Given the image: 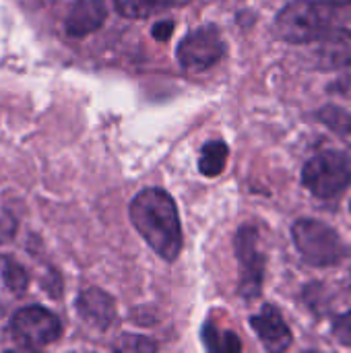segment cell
<instances>
[{
    "label": "cell",
    "mask_w": 351,
    "mask_h": 353,
    "mask_svg": "<svg viewBox=\"0 0 351 353\" xmlns=\"http://www.w3.org/2000/svg\"><path fill=\"white\" fill-rule=\"evenodd\" d=\"M2 279H4L6 288H8L12 294L21 296V294H25V292H27L29 275H27L25 267H23V265H19L17 261H12V259H4V263H2Z\"/></svg>",
    "instance_id": "cell-15"
},
{
    "label": "cell",
    "mask_w": 351,
    "mask_h": 353,
    "mask_svg": "<svg viewBox=\"0 0 351 353\" xmlns=\"http://www.w3.org/2000/svg\"><path fill=\"white\" fill-rule=\"evenodd\" d=\"M228 145L221 141H209L203 151H201V159H199V170L203 176L207 178H215L223 172L225 163H228Z\"/></svg>",
    "instance_id": "cell-13"
},
{
    "label": "cell",
    "mask_w": 351,
    "mask_h": 353,
    "mask_svg": "<svg viewBox=\"0 0 351 353\" xmlns=\"http://www.w3.org/2000/svg\"><path fill=\"white\" fill-rule=\"evenodd\" d=\"M250 325L269 352H285L292 345V331L273 306H265L259 314H254Z\"/></svg>",
    "instance_id": "cell-10"
},
{
    "label": "cell",
    "mask_w": 351,
    "mask_h": 353,
    "mask_svg": "<svg viewBox=\"0 0 351 353\" xmlns=\"http://www.w3.org/2000/svg\"><path fill=\"white\" fill-rule=\"evenodd\" d=\"M331 91H333L335 95H339V97L351 101V64L343 68V72H341V74L337 77V81L331 85Z\"/></svg>",
    "instance_id": "cell-18"
},
{
    "label": "cell",
    "mask_w": 351,
    "mask_h": 353,
    "mask_svg": "<svg viewBox=\"0 0 351 353\" xmlns=\"http://www.w3.org/2000/svg\"><path fill=\"white\" fill-rule=\"evenodd\" d=\"M348 130H351V118H350V128H348Z\"/></svg>",
    "instance_id": "cell-21"
},
{
    "label": "cell",
    "mask_w": 351,
    "mask_h": 353,
    "mask_svg": "<svg viewBox=\"0 0 351 353\" xmlns=\"http://www.w3.org/2000/svg\"><path fill=\"white\" fill-rule=\"evenodd\" d=\"M12 337L23 347H43L60 339L62 325L58 316L41 306H29L14 312L10 321Z\"/></svg>",
    "instance_id": "cell-5"
},
{
    "label": "cell",
    "mask_w": 351,
    "mask_h": 353,
    "mask_svg": "<svg viewBox=\"0 0 351 353\" xmlns=\"http://www.w3.org/2000/svg\"><path fill=\"white\" fill-rule=\"evenodd\" d=\"M120 352H155L157 345L149 341L147 337H134V335H124L122 341L116 345Z\"/></svg>",
    "instance_id": "cell-16"
},
{
    "label": "cell",
    "mask_w": 351,
    "mask_h": 353,
    "mask_svg": "<svg viewBox=\"0 0 351 353\" xmlns=\"http://www.w3.org/2000/svg\"><path fill=\"white\" fill-rule=\"evenodd\" d=\"M335 4L317 0H294L275 19V33L290 43H310L333 29Z\"/></svg>",
    "instance_id": "cell-2"
},
{
    "label": "cell",
    "mask_w": 351,
    "mask_h": 353,
    "mask_svg": "<svg viewBox=\"0 0 351 353\" xmlns=\"http://www.w3.org/2000/svg\"><path fill=\"white\" fill-rule=\"evenodd\" d=\"M333 335L341 345L351 347V310L337 316V321L333 323Z\"/></svg>",
    "instance_id": "cell-17"
},
{
    "label": "cell",
    "mask_w": 351,
    "mask_h": 353,
    "mask_svg": "<svg viewBox=\"0 0 351 353\" xmlns=\"http://www.w3.org/2000/svg\"><path fill=\"white\" fill-rule=\"evenodd\" d=\"M203 341L207 345L209 352H225L234 353L240 352L242 345H240V339L234 335V333H221L217 327L213 325H207L203 329Z\"/></svg>",
    "instance_id": "cell-14"
},
{
    "label": "cell",
    "mask_w": 351,
    "mask_h": 353,
    "mask_svg": "<svg viewBox=\"0 0 351 353\" xmlns=\"http://www.w3.org/2000/svg\"><path fill=\"white\" fill-rule=\"evenodd\" d=\"M188 0H114L118 12L128 19H145L153 12H159L170 6L184 4Z\"/></svg>",
    "instance_id": "cell-12"
},
{
    "label": "cell",
    "mask_w": 351,
    "mask_h": 353,
    "mask_svg": "<svg viewBox=\"0 0 351 353\" xmlns=\"http://www.w3.org/2000/svg\"><path fill=\"white\" fill-rule=\"evenodd\" d=\"M172 33H174V21H159V23L153 27V37H155L157 41L168 39Z\"/></svg>",
    "instance_id": "cell-19"
},
{
    "label": "cell",
    "mask_w": 351,
    "mask_h": 353,
    "mask_svg": "<svg viewBox=\"0 0 351 353\" xmlns=\"http://www.w3.org/2000/svg\"><path fill=\"white\" fill-rule=\"evenodd\" d=\"M314 66L321 70H343L351 64V31L350 29H331L319 37L312 50Z\"/></svg>",
    "instance_id": "cell-8"
},
{
    "label": "cell",
    "mask_w": 351,
    "mask_h": 353,
    "mask_svg": "<svg viewBox=\"0 0 351 353\" xmlns=\"http://www.w3.org/2000/svg\"><path fill=\"white\" fill-rule=\"evenodd\" d=\"M225 52L217 27L207 25L188 33L178 46V62L188 72H205L215 66Z\"/></svg>",
    "instance_id": "cell-6"
},
{
    "label": "cell",
    "mask_w": 351,
    "mask_h": 353,
    "mask_svg": "<svg viewBox=\"0 0 351 353\" xmlns=\"http://www.w3.org/2000/svg\"><path fill=\"white\" fill-rule=\"evenodd\" d=\"M108 17L103 0H77L66 17V33L70 37H85L97 31Z\"/></svg>",
    "instance_id": "cell-11"
},
{
    "label": "cell",
    "mask_w": 351,
    "mask_h": 353,
    "mask_svg": "<svg viewBox=\"0 0 351 353\" xmlns=\"http://www.w3.org/2000/svg\"><path fill=\"white\" fill-rule=\"evenodd\" d=\"M130 221L145 242L163 259L176 261L182 252V225L174 199L159 188L141 190L130 203Z\"/></svg>",
    "instance_id": "cell-1"
},
{
    "label": "cell",
    "mask_w": 351,
    "mask_h": 353,
    "mask_svg": "<svg viewBox=\"0 0 351 353\" xmlns=\"http://www.w3.org/2000/svg\"><path fill=\"white\" fill-rule=\"evenodd\" d=\"M236 254L240 263V292L246 300H252L261 294L265 279V254L254 228L246 225L236 234Z\"/></svg>",
    "instance_id": "cell-7"
},
{
    "label": "cell",
    "mask_w": 351,
    "mask_h": 353,
    "mask_svg": "<svg viewBox=\"0 0 351 353\" xmlns=\"http://www.w3.org/2000/svg\"><path fill=\"white\" fill-rule=\"evenodd\" d=\"M304 186L319 199H331L351 184V155L345 151H325L312 157L302 172Z\"/></svg>",
    "instance_id": "cell-4"
},
{
    "label": "cell",
    "mask_w": 351,
    "mask_h": 353,
    "mask_svg": "<svg viewBox=\"0 0 351 353\" xmlns=\"http://www.w3.org/2000/svg\"><path fill=\"white\" fill-rule=\"evenodd\" d=\"M77 312L87 325H91L97 331L110 329L114 325V321H116V304H114V300L106 292H101L97 288H89V290L79 294Z\"/></svg>",
    "instance_id": "cell-9"
},
{
    "label": "cell",
    "mask_w": 351,
    "mask_h": 353,
    "mask_svg": "<svg viewBox=\"0 0 351 353\" xmlns=\"http://www.w3.org/2000/svg\"><path fill=\"white\" fill-rule=\"evenodd\" d=\"M292 238L302 259L312 267H333L350 254L341 236L317 219H298L292 228Z\"/></svg>",
    "instance_id": "cell-3"
},
{
    "label": "cell",
    "mask_w": 351,
    "mask_h": 353,
    "mask_svg": "<svg viewBox=\"0 0 351 353\" xmlns=\"http://www.w3.org/2000/svg\"><path fill=\"white\" fill-rule=\"evenodd\" d=\"M331 4H335V6H348L351 4V0H329Z\"/></svg>",
    "instance_id": "cell-20"
}]
</instances>
